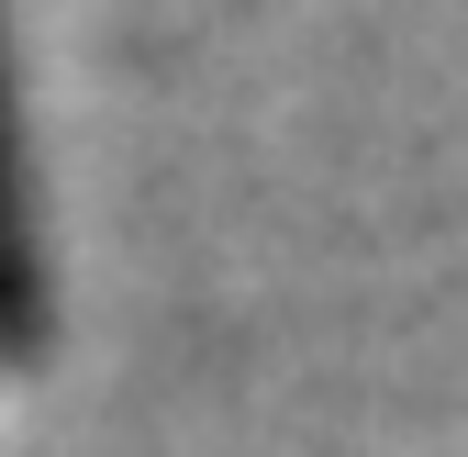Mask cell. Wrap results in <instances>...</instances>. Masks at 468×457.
<instances>
[{
  "label": "cell",
  "instance_id": "cell-1",
  "mask_svg": "<svg viewBox=\"0 0 468 457\" xmlns=\"http://www.w3.org/2000/svg\"><path fill=\"white\" fill-rule=\"evenodd\" d=\"M45 346V246H34V179H23V112L12 56H0V368Z\"/></svg>",
  "mask_w": 468,
  "mask_h": 457
}]
</instances>
